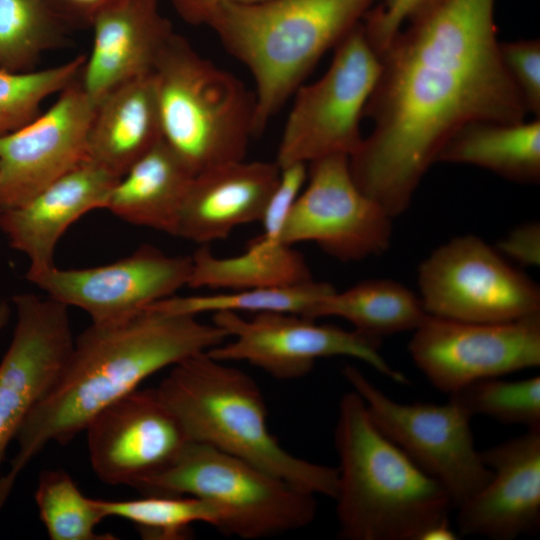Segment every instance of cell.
<instances>
[{
	"label": "cell",
	"instance_id": "1",
	"mask_svg": "<svg viewBox=\"0 0 540 540\" xmlns=\"http://www.w3.org/2000/svg\"><path fill=\"white\" fill-rule=\"evenodd\" d=\"M494 6L444 0L401 28L379 57L364 109L373 128L348 159L357 186L392 218L409 207L460 128L525 121V103L500 55Z\"/></svg>",
	"mask_w": 540,
	"mask_h": 540
},
{
	"label": "cell",
	"instance_id": "2",
	"mask_svg": "<svg viewBox=\"0 0 540 540\" xmlns=\"http://www.w3.org/2000/svg\"><path fill=\"white\" fill-rule=\"evenodd\" d=\"M228 338L213 322L153 307L122 321L91 323L74 339L58 377L15 437L17 452L0 475V510L20 473L49 443L68 444L151 375Z\"/></svg>",
	"mask_w": 540,
	"mask_h": 540
},
{
	"label": "cell",
	"instance_id": "3",
	"mask_svg": "<svg viewBox=\"0 0 540 540\" xmlns=\"http://www.w3.org/2000/svg\"><path fill=\"white\" fill-rule=\"evenodd\" d=\"M334 443L339 457L335 500L346 540H455L444 487L372 422L354 390L339 401Z\"/></svg>",
	"mask_w": 540,
	"mask_h": 540
},
{
	"label": "cell",
	"instance_id": "4",
	"mask_svg": "<svg viewBox=\"0 0 540 540\" xmlns=\"http://www.w3.org/2000/svg\"><path fill=\"white\" fill-rule=\"evenodd\" d=\"M374 1L264 0L223 5L213 13L206 26L254 79L255 135Z\"/></svg>",
	"mask_w": 540,
	"mask_h": 540
},
{
	"label": "cell",
	"instance_id": "5",
	"mask_svg": "<svg viewBox=\"0 0 540 540\" xmlns=\"http://www.w3.org/2000/svg\"><path fill=\"white\" fill-rule=\"evenodd\" d=\"M191 441L244 459L313 495L335 499L338 470L287 452L267 427L256 382L208 352L173 365L156 388Z\"/></svg>",
	"mask_w": 540,
	"mask_h": 540
},
{
	"label": "cell",
	"instance_id": "6",
	"mask_svg": "<svg viewBox=\"0 0 540 540\" xmlns=\"http://www.w3.org/2000/svg\"><path fill=\"white\" fill-rule=\"evenodd\" d=\"M162 140L195 175L245 159L256 98L234 74L174 33L152 71Z\"/></svg>",
	"mask_w": 540,
	"mask_h": 540
},
{
	"label": "cell",
	"instance_id": "7",
	"mask_svg": "<svg viewBox=\"0 0 540 540\" xmlns=\"http://www.w3.org/2000/svg\"><path fill=\"white\" fill-rule=\"evenodd\" d=\"M144 495L194 496L224 514L222 532L256 540L308 526L315 495L210 445L189 441L164 469L133 486Z\"/></svg>",
	"mask_w": 540,
	"mask_h": 540
},
{
	"label": "cell",
	"instance_id": "8",
	"mask_svg": "<svg viewBox=\"0 0 540 540\" xmlns=\"http://www.w3.org/2000/svg\"><path fill=\"white\" fill-rule=\"evenodd\" d=\"M334 49L324 75L293 94L275 160L280 168L330 155L349 157L363 139L361 118L381 61L361 22Z\"/></svg>",
	"mask_w": 540,
	"mask_h": 540
},
{
	"label": "cell",
	"instance_id": "9",
	"mask_svg": "<svg viewBox=\"0 0 540 540\" xmlns=\"http://www.w3.org/2000/svg\"><path fill=\"white\" fill-rule=\"evenodd\" d=\"M342 374L363 399L379 431L447 491L458 508L492 477L476 449L472 416L449 399L443 405L403 404L376 387L357 367L345 364Z\"/></svg>",
	"mask_w": 540,
	"mask_h": 540
},
{
	"label": "cell",
	"instance_id": "10",
	"mask_svg": "<svg viewBox=\"0 0 540 540\" xmlns=\"http://www.w3.org/2000/svg\"><path fill=\"white\" fill-rule=\"evenodd\" d=\"M427 314L465 322L502 323L540 314V289L474 235L436 248L418 268Z\"/></svg>",
	"mask_w": 540,
	"mask_h": 540
},
{
	"label": "cell",
	"instance_id": "11",
	"mask_svg": "<svg viewBox=\"0 0 540 540\" xmlns=\"http://www.w3.org/2000/svg\"><path fill=\"white\" fill-rule=\"evenodd\" d=\"M212 322L231 339L207 351L211 357L248 362L276 379H298L306 376L319 358L346 356L363 361L397 383L408 382L382 356L380 340L354 329L317 324L315 319L281 312L258 313L250 319L239 313L218 312Z\"/></svg>",
	"mask_w": 540,
	"mask_h": 540
},
{
	"label": "cell",
	"instance_id": "12",
	"mask_svg": "<svg viewBox=\"0 0 540 540\" xmlns=\"http://www.w3.org/2000/svg\"><path fill=\"white\" fill-rule=\"evenodd\" d=\"M348 158L330 155L307 164L306 185L286 220L281 243L314 242L342 262L389 248L392 217L357 186Z\"/></svg>",
	"mask_w": 540,
	"mask_h": 540
},
{
	"label": "cell",
	"instance_id": "13",
	"mask_svg": "<svg viewBox=\"0 0 540 540\" xmlns=\"http://www.w3.org/2000/svg\"><path fill=\"white\" fill-rule=\"evenodd\" d=\"M408 350L429 382L448 395L478 380L540 365V314L502 323L427 314Z\"/></svg>",
	"mask_w": 540,
	"mask_h": 540
},
{
	"label": "cell",
	"instance_id": "14",
	"mask_svg": "<svg viewBox=\"0 0 540 540\" xmlns=\"http://www.w3.org/2000/svg\"><path fill=\"white\" fill-rule=\"evenodd\" d=\"M191 256H170L143 245L129 256L90 268L55 265L27 273L28 281L48 297L85 311L92 323L125 320L188 286Z\"/></svg>",
	"mask_w": 540,
	"mask_h": 540
},
{
	"label": "cell",
	"instance_id": "15",
	"mask_svg": "<svg viewBox=\"0 0 540 540\" xmlns=\"http://www.w3.org/2000/svg\"><path fill=\"white\" fill-rule=\"evenodd\" d=\"M94 110L79 76L44 113L0 136L2 210L25 203L86 159Z\"/></svg>",
	"mask_w": 540,
	"mask_h": 540
},
{
	"label": "cell",
	"instance_id": "16",
	"mask_svg": "<svg viewBox=\"0 0 540 540\" xmlns=\"http://www.w3.org/2000/svg\"><path fill=\"white\" fill-rule=\"evenodd\" d=\"M16 324L0 362V468L11 440L50 389L73 346L68 307L48 296H13Z\"/></svg>",
	"mask_w": 540,
	"mask_h": 540
},
{
	"label": "cell",
	"instance_id": "17",
	"mask_svg": "<svg viewBox=\"0 0 540 540\" xmlns=\"http://www.w3.org/2000/svg\"><path fill=\"white\" fill-rule=\"evenodd\" d=\"M85 431L96 476L131 487L167 467L191 441L156 389H135L97 414Z\"/></svg>",
	"mask_w": 540,
	"mask_h": 540
},
{
	"label": "cell",
	"instance_id": "18",
	"mask_svg": "<svg viewBox=\"0 0 540 540\" xmlns=\"http://www.w3.org/2000/svg\"><path fill=\"white\" fill-rule=\"evenodd\" d=\"M490 480L457 510L461 535L512 540L540 526V428L480 451Z\"/></svg>",
	"mask_w": 540,
	"mask_h": 540
},
{
	"label": "cell",
	"instance_id": "19",
	"mask_svg": "<svg viewBox=\"0 0 540 540\" xmlns=\"http://www.w3.org/2000/svg\"><path fill=\"white\" fill-rule=\"evenodd\" d=\"M161 0H112L91 17L93 44L81 84L96 104L117 86L152 73L175 33Z\"/></svg>",
	"mask_w": 540,
	"mask_h": 540
},
{
	"label": "cell",
	"instance_id": "20",
	"mask_svg": "<svg viewBox=\"0 0 540 540\" xmlns=\"http://www.w3.org/2000/svg\"><path fill=\"white\" fill-rule=\"evenodd\" d=\"M119 178L85 159L25 203L3 209L0 229L9 245L29 260L27 273L54 266L58 241L81 216L104 209Z\"/></svg>",
	"mask_w": 540,
	"mask_h": 540
},
{
	"label": "cell",
	"instance_id": "21",
	"mask_svg": "<svg viewBox=\"0 0 540 540\" xmlns=\"http://www.w3.org/2000/svg\"><path fill=\"white\" fill-rule=\"evenodd\" d=\"M280 177L274 162L238 160L195 174L180 206L174 235L201 245L259 222Z\"/></svg>",
	"mask_w": 540,
	"mask_h": 540
},
{
	"label": "cell",
	"instance_id": "22",
	"mask_svg": "<svg viewBox=\"0 0 540 540\" xmlns=\"http://www.w3.org/2000/svg\"><path fill=\"white\" fill-rule=\"evenodd\" d=\"M161 140L150 73L117 86L95 104L86 158L120 178Z\"/></svg>",
	"mask_w": 540,
	"mask_h": 540
},
{
	"label": "cell",
	"instance_id": "23",
	"mask_svg": "<svg viewBox=\"0 0 540 540\" xmlns=\"http://www.w3.org/2000/svg\"><path fill=\"white\" fill-rule=\"evenodd\" d=\"M194 174L161 140L112 187L104 209L120 219L174 235Z\"/></svg>",
	"mask_w": 540,
	"mask_h": 540
},
{
	"label": "cell",
	"instance_id": "24",
	"mask_svg": "<svg viewBox=\"0 0 540 540\" xmlns=\"http://www.w3.org/2000/svg\"><path fill=\"white\" fill-rule=\"evenodd\" d=\"M436 162L470 164L518 183L540 180V121L473 122L456 131Z\"/></svg>",
	"mask_w": 540,
	"mask_h": 540
},
{
	"label": "cell",
	"instance_id": "25",
	"mask_svg": "<svg viewBox=\"0 0 540 540\" xmlns=\"http://www.w3.org/2000/svg\"><path fill=\"white\" fill-rule=\"evenodd\" d=\"M191 288L229 291L280 287L312 280L303 255L292 245L268 244L259 237L242 254L218 257L207 244L191 255Z\"/></svg>",
	"mask_w": 540,
	"mask_h": 540
},
{
	"label": "cell",
	"instance_id": "26",
	"mask_svg": "<svg viewBox=\"0 0 540 540\" xmlns=\"http://www.w3.org/2000/svg\"><path fill=\"white\" fill-rule=\"evenodd\" d=\"M426 315L420 297L409 288L389 279H369L326 295L309 318L340 317L355 331L382 341L388 335L414 331Z\"/></svg>",
	"mask_w": 540,
	"mask_h": 540
},
{
	"label": "cell",
	"instance_id": "27",
	"mask_svg": "<svg viewBox=\"0 0 540 540\" xmlns=\"http://www.w3.org/2000/svg\"><path fill=\"white\" fill-rule=\"evenodd\" d=\"M335 289L314 279L280 287L229 291L208 295L171 296L148 307L172 313L198 316L218 312H281L309 317L310 312Z\"/></svg>",
	"mask_w": 540,
	"mask_h": 540
},
{
	"label": "cell",
	"instance_id": "28",
	"mask_svg": "<svg viewBox=\"0 0 540 540\" xmlns=\"http://www.w3.org/2000/svg\"><path fill=\"white\" fill-rule=\"evenodd\" d=\"M106 517L132 522L142 536L179 540L189 534L193 523L203 522L222 532L225 517L207 500L187 495H145L139 499L113 501L95 499Z\"/></svg>",
	"mask_w": 540,
	"mask_h": 540
},
{
	"label": "cell",
	"instance_id": "29",
	"mask_svg": "<svg viewBox=\"0 0 540 540\" xmlns=\"http://www.w3.org/2000/svg\"><path fill=\"white\" fill-rule=\"evenodd\" d=\"M63 20L53 0H0V68L31 70L60 43Z\"/></svg>",
	"mask_w": 540,
	"mask_h": 540
},
{
	"label": "cell",
	"instance_id": "30",
	"mask_svg": "<svg viewBox=\"0 0 540 540\" xmlns=\"http://www.w3.org/2000/svg\"><path fill=\"white\" fill-rule=\"evenodd\" d=\"M39 517L51 540H111L96 532L105 519L95 499L82 494L64 470L43 471L34 494Z\"/></svg>",
	"mask_w": 540,
	"mask_h": 540
},
{
	"label": "cell",
	"instance_id": "31",
	"mask_svg": "<svg viewBox=\"0 0 540 540\" xmlns=\"http://www.w3.org/2000/svg\"><path fill=\"white\" fill-rule=\"evenodd\" d=\"M86 56H77L41 70L0 68V136L11 133L38 116L42 102L61 92L81 74Z\"/></svg>",
	"mask_w": 540,
	"mask_h": 540
},
{
	"label": "cell",
	"instance_id": "32",
	"mask_svg": "<svg viewBox=\"0 0 540 540\" xmlns=\"http://www.w3.org/2000/svg\"><path fill=\"white\" fill-rule=\"evenodd\" d=\"M472 417L481 414L507 425L540 428V377L478 380L449 395Z\"/></svg>",
	"mask_w": 540,
	"mask_h": 540
},
{
	"label": "cell",
	"instance_id": "33",
	"mask_svg": "<svg viewBox=\"0 0 540 540\" xmlns=\"http://www.w3.org/2000/svg\"><path fill=\"white\" fill-rule=\"evenodd\" d=\"M444 0H391L370 9L362 20L364 34L380 57L404 25L424 16Z\"/></svg>",
	"mask_w": 540,
	"mask_h": 540
},
{
	"label": "cell",
	"instance_id": "34",
	"mask_svg": "<svg viewBox=\"0 0 540 540\" xmlns=\"http://www.w3.org/2000/svg\"><path fill=\"white\" fill-rule=\"evenodd\" d=\"M503 63L518 88L527 112L540 116V42H499Z\"/></svg>",
	"mask_w": 540,
	"mask_h": 540
},
{
	"label": "cell",
	"instance_id": "35",
	"mask_svg": "<svg viewBox=\"0 0 540 540\" xmlns=\"http://www.w3.org/2000/svg\"><path fill=\"white\" fill-rule=\"evenodd\" d=\"M307 180V164L295 163L280 168V177L259 222L263 233L259 237L268 244L280 242L286 220Z\"/></svg>",
	"mask_w": 540,
	"mask_h": 540
},
{
	"label": "cell",
	"instance_id": "36",
	"mask_svg": "<svg viewBox=\"0 0 540 540\" xmlns=\"http://www.w3.org/2000/svg\"><path fill=\"white\" fill-rule=\"evenodd\" d=\"M496 250L522 266H539V222H527L517 226L498 242Z\"/></svg>",
	"mask_w": 540,
	"mask_h": 540
},
{
	"label": "cell",
	"instance_id": "37",
	"mask_svg": "<svg viewBox=\"0 0 540 540\" xmlns=\"http://www.w3.org/2000/svg\"><path fill=\"white\" fill-rule=\"evenodd\" d=\"M264 0H171L177 14L188 24L207 25L210 17L227 4H251Z\"/></svg>",
	"mask_w": 540,
	"mask_h": 540
},
{
	"label": "cell",
	"instance_id": "38",
	"mask_svg": "<svg viewBox=\"0 0 540 540\" xmlns=\"http://www.w3.org/2000/svg\"><path fill=\"white\" fill-rule=\"evenodd\" d=\"M112 0H53L64 19L76 18L90 22L92 15Z\"/></svg>",
	"mask_w": 540,
	"mask_h": 540
},
{
	"label": "cell",
	"instance_id": "39",
	"mask_svg": "<svg viewBox=\"0 0 540 540\" xmlns=\"http://www.w3.org/2000/svg\"><path fill=\"white\" fill-rule=\"evenodd\" d=\"M11 315V307L8 301H0V331L7 325Z\"/></svg>",
	"mask_w": 540,
	"mask_h": 540
},
{
	"label": "cell",
	"instance_id": "40",
	"mask_svg": "<svg viewBox=\"0 0 540 540\" xmlns=\"http://www.w3.org/2000/svg\"><path fill=\"white\" fill-rule=\"evenodd\" d=\"M390 1H391V0H382L381 5H386V4H388Z\"/></svg>",
	"mask_w": 540,
	"mask_h": 540
},
{
	"label": "cell",
	"instance_id": "41",
	"mask_svg": "<svg viewBox=\"0 0 540 540\" xmlns=\"http://www.w3.org/2000/svg\"><path fill=\"white\" fill-rule=\"evenodd\" d=\"M1 211H2V209L0 208V215H1Z\"/></svg>",
	"mask_w": 540,
	"mask_h": 540
}]
</instances>
